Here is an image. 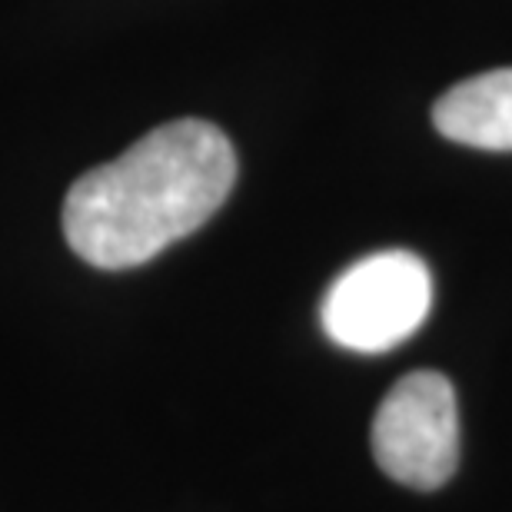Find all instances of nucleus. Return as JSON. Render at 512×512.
<instances>
[{
  "mask_svg": "<svg viewBox=\"0 0 512 512\" xmlns=\"http://www.w3.org/2000/svg\"><path fill=\"white\" fill-rule=\"evenodd\" d=\"M233 183L227 133L207 120H173L67 190L64 237L97 270H130L200 230Z\"/></svg>",
  "mask_w": 512,
  "mask_h": 512,
  "instance_id": "obj_1",
  "label": "nucleus"
},
{
  "mask_svg": "<svg viewBox=\"0 0 512 512\" xmlns=\"http://www.w3.org/2000/svg\"><path fill=\"white\" fill-rule=\"evenodd\" d=\"M433 310V273L409 250H380L336 276L323 296L320 323L336 346L386 353L406 343Z\"/></svg>",
  "mask_w": 512,
  "mask_h": 512,
  "instance_id": "obj_2",
  "label": "nucleus"
},
{
  "mask_svg": "<svg viewBox=\"0 0 512 512\" xmlns=\"http://www.w3.org/2000/svg\"><path fill=\"white\" fill-rule=\"evenodd\" d=\"M373 456L403 486L449 483L459 466V409L443 373L416 370L389 389L373 416Z\"/></svg>",
  "mask_w": 512,
  "mask_h": 512,
  "instance_id": "obj_3",
  "label": "nucleus"
},
{
  "mask_svg": "<svg viewBox=\"0 0 512 512\" xmlns=\"http://www.w3.org/2000/svg\"><path fill=\"white\" fill-rule=\"evenodd\" d=\"M446 140L479 150H512V67L486 70L446 90L433 107Z\"/></svg>",
  "mask_w": 512,
  "mask_h": 512,
  "instance_id": "obj_4",
  "label": "nucleus"
}]
</instances>
